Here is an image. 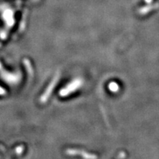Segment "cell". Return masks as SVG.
Segmentation results:
<instances>
[{
    "mask_svg": "<svg viewBox=\"0 0 159 159\" xmlns=\"http://www.w3.org/2000/svg\"><path fill=\"white\" fill-rule=\"evenodd\" d=\"M159 7V4L158 3H156L154 5H150V6H146L144 7V8H141V9L138 11V14H141V15H145V14H148L149 12H150V11H152V10H155V9H157Z\"/></svg>",
    "mask_w": 159,
    "mask_h": 159,
    "instance_id": "1",
    "label": "cell"
},
{
    "mask_svg": "<svg viewBox=\"0 0 159 159\" xmlns=\"http://www.w3.org/2000/svg\"><path fill=\"white\" fill-rule=\"evenodd\" d=\"M109 88L111 91L113 92H116L119 90V86L117 83H116L115 82H112L109 84Z\"/></svg>",
    "mask_w": 159,
    "mask_h": 159,
    "instance_id": "2",
    "label": "cell"
},
{
    "mask_svg": "<svg viewBox=\"0 0 159 159\" xmlns=\"http://www.w3.org/2000/svg\"><path fill=\"white\" fill-rule=\"evenodd\" d=\"M145 2H147V3H151L152 0H145Z\"/></svg>",
    "mask_w": 159,
    "mask_h": 159,
    "instance_id": "3",
    "label": "cell"
}]
</instances>
